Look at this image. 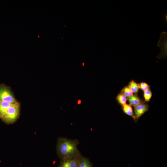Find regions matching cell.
I'll list each match as a JSON object with an SVG mask.
<instances>
[{
	"mask_svg": "<svg viewBox=\"0 0 167 167\" xmlns=\"http://www.w3.org/2000/svg\"><path fill=\"white\" fill-rule=\"evenodd\" d=\"M77 139L72 140L65 138L58 139L57 144V152L61 159L74 158L81 155L79 151Z\"/></svg>",
	"mask_w": 167,
	"mask_h": 167,
	"instance_id": "cell-1",
	"label": "cell"
},
{
	"mask_svg": "<svg viewBox=\"0 0 167 167\" xmlns=\"http://www.w3.org/2000/svg\"><path fill=\"white\" fill-rule=\"evenodd\" d=\"M19 114L20 104L18 102L12 104L0 118L6 124H12L17 119Z\"/></svg>",
	"mask_w": 167,
	"mask_h": 167,
	"instance_id": "cell-2",
	"label": "cell"
},
{
	"mask_svg": "<svg viewBox=\"0 0 167 167\" xmlns=\"http://www.w3.org/2000/svg\"><path fill=\"white\" fill-rule=\"evenodd\" d=\"M0 101L7 102L11 104L18 102L10 88L3 84H0Z\"/></svg>",
	"mask_w": 167,
	"mask_h": 167,
	"instance_id": "cell-3",
	"label": "cell"
},
{
	"mask_svg": "<svg viewBox=\"0 0 167 167\" xmlns=\"http://www.w3.org/2000/svg\"><path fill=\"white\" fill-rule=\"evenodd\" d=\"M135 121L136 122L139 118L149 109V105L145 102L134 106Z\"/></svg>",
	"mask_w": 167,
	"mask_h": 167,
	"instance_id": "cell-4",
	"label": "cell"
},
{
	"mask_svg": "<svg viewBox=\"0 0 167 167\" xmlns=\"http://www.w3.org/2000/svg\"><path fill=\"white\" fill-rule=\"evenodd\" d=\"M81 156L74 158L61 159L58 167H79V159Z\"/></svg>",
	"mask_w": 167,
	"mask_h": 167,
	"instance_id": "cell-5",
	"label": "cell"
},
{
	"mask_svg": "<svg viewBox=\"0 0 167 167\" xmlns=\"http://www.w3.org/2000/svg\"><path fill=\"white\" fill-rule=\"evenodd\" d=\"M127 100L128 101L129 105L131 106H135L145 101L141 99L136 94H134L131 96L127 97Z\"/></svg>",
	"mask_w": 167,
	"mask_h": 167,
	"instance_id": "cell-6",
	"label": "cell"
},
{
	"mask_svg": "<svg viewBox=\"0 0 167 167\" xmlns=\"http://www.w3.org/2000/svg\"><path fill=\"white\" fill-rule=\"evenodd\" d=\"M122 109L125 113L131 117L135 120L134 112L131 106L126 104L122 106Z\"/></svg>",
	"mask_w": 167,
	"mask_h": 167,
	"instance_id": "cell-7",
	"label": "cell"
},
{
	"mask_svg": "<svg viewBox=\"0 0 167 167\" xmlns=\"http://www.w3.org/2000/svg\"><path fill=\"white\" fill-rule=\"evenodd\" d=\"M12 104L7 102L0 101V118L6 113Z\"/></svg>",
	"mask_w": 167,
	"mask_h": 167,
	"instance_id": "cell-8",
	"label": "cell"
},
{
	"mask_svg": "<svg viewBox=\"0 0 167 167\" xmlns=\"http://www.w3.org/2000/svg\"><path fill=\"white\" fill-rule=\"evenodd\" d=\"M79 167H92V165L88 159L81 156L79 159Z\"/></svg>",
	"mask_w": 167,
	"mask_h": 167,
	"instance_id": "cell-9",
	"label": "cell"
},
{
	"mask_svg": "<svg viewBox=\"0 0 167 167\" xmlns=\"http://www.w3.org/2000/svg\"><path fill=\"white\" fill-rule=\"evenodd\" d=\"M133 93L136 94L138 92L139 87V84L134 80H132L129 83L128 85Z\"/></svg>",
	"mask_w": 167,
	"mask_h": 167,
	"instance_id": "cell-10",
	"label": "cell"
},
{
	"mask_svg": "<svg viewBox=\"0 0 167 167\" xmlns=\"http://www.w3.org/2000/svg\"><path fill=\"white\" fill-rule=\"evenodd\" d=\"M118 103L122 106L126 104L127 97L121 92L118 94L116 98Z\"/></svg>",
	"mask_w": 167,
	"mask_h": 167,
	"instance_id": "cell-11",
	"label": "cell"
},
{
	"mask_svg": "<svg viewBox=\"0 0 167 167\" xmlns=\"http://www.w3.org/2000/svg\"><path fill=\"white\" fill-rule=\"evenodd\" d=\"M121 92L126 97L131 96L133 94V93L128 86L124 87L122 90Z\"/></svg>",
	"mask_w": 167,
	"mask_h": 167,
	"instance_id": "cell-12",
	"label": "cell"
},
{
	"mask_svg": "<svg viewBox=\"0 0 167 167\" xmlns=\"http://www.w3.org/2000/svg\"><path fill=\"white\" fill-rule=\"evenodd\" d=\"M143 95L145 101H149L152 95V92L150 89L149 88L148 90L144 92Z\"/></svg>",
	"mask_w": 167,
	"mask_h": 167,
	"instance_id": "cell-13",
	"label": "cell"
},
{
	"mask_svg": "<svg viewBox=\"0 0 167 167\" xmlns=\"http://www.w3.org/2000/svg\"><path fill=\"white\" fill-rule=\"evenodd\" d=\"M139 84V88L143 92L145 91L150 88V86L146 83L143 82L140 83Z\"/></svg>",
	"mask_w": 167,
	"mask_h": 167,
	"instance_id": "cell-14",
	"label": "cell"
}]
</instances>
